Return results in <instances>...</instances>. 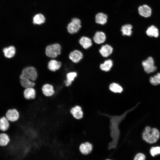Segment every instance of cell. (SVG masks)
I'll list each match as a JSON object with an SVG mask.
<instances>
[{
    "label": "cell",
    "mask_w": 160,
    "mask_h": 160,
    "mask_svg": "<svg viewBox=\"0 0 160 160\" xmlns=\"http://www.w3.org/2000/svg\"><path fill=\"white\" fill-rule=\"evenodd\" d=\"M38 73L36 68L32 66L25 68L20 75V79H26L35 81L38 77Z\"/></svg>",
    "instance_id": "3"
},
{
    "label": "cell",
    "mask_w": 160,
    "mask_h": 160,
    "mask_svg": "<svg viewBox=\"0 0 160 160\" xmlns=\"http://www.w3.org/2000/svg\"><path fill=\"white\" fill-rule=\"evenodd\" d=\"M110 90L114 93H121L123 91L122 87L119 84L116 83H112L109 85Z\"/></svg>",
    "instance_id": "27"
},
{
    "label": "cell",
    "mask_w": 160,
    "mask_h": 160,
    "mask_svg": "<svg viewBox=\"0 0 160 160\" xmlns=\"http://www.w3.org/2000/svg\"><path fill=\"white\" fill-rule=\"evenodd\" d=\"M160 133L156 128L147 126L142 134V137L146 142L152 144L156 142L160 137Z\"/></svg>",
    "instance_id": "2"
},
{
    "label": "cell",
    "mask_w": 160,
    "mask_h": 160,
    "mask_svg": "<svg viewBox=\"0 0 160 160\" xmlns=\"http://www.w3.org/2000/svg\"><path fill=\"white\" fill-rule=\"evenodd\" d=\"M33 20V23L34 24L40 25L44 23L45 19L43 15L39 14L34 17Z\"/></svg>",
    "instance_id": "28"
},
{
    "label": "cell",
    "mask_w": 160,
    "mask_h": 160,
    "mask_svg": "<svg viewBox=\"0 0 160 160\" xmlns=\"http://www.w3.org/2000/svg\"><path fill=\"white\" fill-rule=\"evenodd\" d=\"M23 95L25 99L26 100H33L36 97V91L33 87L25 88L23 91Z\"/></svg>",
    "instance_id": "10"
},
{
    "label": "cell",
    "mask_w": 160,
    "mask_h": 160,
    "mask_svg": "<svg viewBox=\"0 0 160 160\" xmlns=\"http://www.w3.org/2000/svg\"><path fill=\"white\" fill-rule=\"evenodd\" d=\"M80 44L85 49H87L92 45V40L89 37L83 36L81 37L79 40Z\"/></svg>",
    "instance_id": "20"
},
{
    "label": "cell",
    "mask_w": 160,
    "mask_h": 160,
    "mask_svg": "<svg viewBox=\"0 0 160 160\" xmlns=\"http://www.w3.org/2000/svg\"><path fill=\"white\" fill-rule=\"evenodd\" d=\"M113 64V61L111 59H109L105 60L103 63L101 64L99 67L102 71L108 72L111 69Z\"/></svg>",
    "instance_id": "22"
},
{
    "label": "cell",
    "mask_w": 160,
    "mask_h": 160,
    "mask_svg": "<svg viewBox=\"0 0 160 160\" xmlns=\"http://www.w3.org/2000/svg\"><path fill=\"white\" fill-rule=\"evenodd\" d=\"M81 24L80 19L76 18H73L67 25V31L71 34L77 33L81 28Z\"/></svg>",
    "instance_id": "5"
},
{
    "label": "cell",
    "mask_w": 160,
    "mask_h": 160,
    "mask_svg": "<svg viewBox=\"0 0 160 160\" xmlns=\"http://www.w3.org/2000/svg\"><path fill=\"white\" fill-rule=\"evenodd\" d=\"M106 160H109V159H107Z\"/></svg>",
    "instance_id": "32"
},
{
    "label": "cell",
    "mask_w": 160,
    "mask_h": 160,
    "mask_svg": "<svg viewBox=\"0 0 160 160\" xmlns=\"http://www.w3.org/2000/svg\"><path fill=\"white\" fill-rule=\"evenodd\" d=\"M80 152L83 154L87 155L89 154L92 149V145L90 143L86 142L81 144L79 147Z\"/></svg>",
    "instance_id": "19"
},
{
    "label": "cell",
    "mask_w": 160,
    "mask_h": 160,
    "mask_svg": "<svg viewBox=\"0 0 160 160\" xmlns=\"http://www.w3.org/2000/svg\"><path fill=\"white\" fill-rule=\"evenodd\" d=\"M61 50L62 47L59 44H53L47 46L45 53L48 57L54 59L61 54Z\"/></svg>",
    "instance_id": "4"
},
{
    "label": "cell",
    "mask_w": 160,
    "mask_h": 160,
    "mask_svg": "<svg viewBox=\"0 0 160 160\" xmlns=\"http://www.w3.org/2000/svg\"><path fill=\"white\" fill-rule=\"evenodd\" d=\"M10 126V122L5 116L0 118V132H6L9 129Z\"/></svg>",
    "instance_id": "16"
},
{
    "label": "cell",
    "mask_w": 160,
    "mask_h": 160,
    "mask_svg": "<svg viewBox=\"0 0 160 160\" xmlns=\"http://www.w3.org/2000/svg\"><path fill=\"white\" fill-rule=\"evenodd\" d=\"M139 103L133 108L126 111L120 115L112 116L104 114L110 119V135L112 140L109 145L110 148H114L117 145L120 135V131L119 125L121 122L124 119L129 113L133 111L138 106Z\"/></svg>",
    "instance_id": "1"
},
{
    "label": "cell",
    "mask_w": 160,
    "mask_h": 160,
    "mask_svg": "<svg viewBox=\"0 0 160 160\" xmlns=\"http://www.w3.org/2000/svg\"><path fill=\"white\" fill-rule=\"evenodd\" d=\"M83 55L79 50H75L70 52L68 55L69 60L74 63H77L83 58Z\"/></svg>",
    "instance_id": "9"
},
{
    "label": "cell",
    "mask_w": 160,
    "mask_h": 160,
    "mask_svg": "<svg viewBox=\"0 0 160 160\" xmlns=\"http://www.w3.org/2000/svg\"><path fill=\"white\" fill-rule=\"evenodd\" d=\"M113 50V48L111 45L106 44L101 47L99 49V52L102 57H106L112 54Z\"/></svg>",
    "instance_id": "12"
},
{
    "label": "cell",
    "mask_w": 160,
    "mask_h": 160,
    "mask_svg": "<svg viewBox=\"0 0 160 160\" xmlns=\"http://www.w3.org/2000/svg\"><path fill=\"white\" fill-rule=\"evenodd\" d=\"M62 65V63L61 62L52 59L48 62L47 68L50 71L55 72L59 70Z\"/></svg>",
    "instance_id": "11"
},
{
    "label": "cell",
    "mask_w": 160,
    "mask_h": 160,
    "mask_svg": "<svg viewBox=\"0 0 160 160\" xmlns=\"http://www.w3.org/2000/svg\"><path fill=\"white\" fill-rule=\"evenodd\" d=\"M138 11L141 16L145 17H150L152 12L150 7L146 5L140 6L138 8Z\"/></svg>",
    "instance_id": "15"
},
{
    "label": "cell",
    "mask_w": 160,
    "mask_h": 160,
    "mask_svg": "<svg viewBox=\"0 0 160 160\" xmlns=\"http://www.w3.org/2000/svg\"><path fill=\"white\" fill-rule=\"evenodd\" d=\"M3 51L4 56L8 58H11L15 55L16 50L15 47L13 45L3 48Z\"/></svg>",
    "instance_id": "17"
},
{
    "label": "cell",
    "mask_w": 160,
    "mask_h": 160,
    "mask_svg": "<svg viewBox=\"0 0 160 160\" xmlns=\"http://www.w3.org/2000/svg\"><path fill=\"white\" fill-rule=\"evenodd\" d=\"M150 153L153 156L160 154V147H153L150 150Z\"/></svg>",
    "instance_id": "30"
},
{
    "label": "cell",
    "mask_w": 160,
    "mask_h": 160,
    "mask_svg": "<svg viewBox=\"0 0 160 160\" xmlns=\"http://www.w3.org/2000/svg\"><path fill=\"white\" fill-rule=\"evenodd\" d=\"M145 156L143 154L139 153L135 156L134 160H145Z\"/></svg>",
    "instance_id": "31"
},
{
    "label": "cell",
    "mask_w": 160,
    "mask_h": 160,
    "mask_svg": "<svg viewBox=\"0 0 160 160\" xmlns=\"http://www.w3.org/2000/svg\"><path fill=\"white\" fill-rule=\"evenodd\" d=\"M5 116L10 122L13 123L17 121L20 117L19 111L16 108L9 109L7 111Z\"/></svg>",
    "instance_id": "7"
},
{
    "label": "cell",
    "mask_w": 160,
    "mask_h": 160,
    "mask_svg": "<svg viewBox=\"0 0 160 160\" xmlns=\"http://www.w3.org/2000/svg\"><path fill=\"white\" fill-rule=\"evenodd\" d=\"M77 76L76 72L71 71L68 72L66 75V79L64 81V85L68 87L71 86L72 82Z\"/></svg>",
    "instance_id": "14"
},
{
    "label": "cell",
    "mask_w": 160,
    "mask_h": 160,
    "mask_svg": "<svg viewBox=\"0 0 160 160\" xmlns=\"http://www.w3.org/2000/svg\"><path fill=\"white\" fill-rule=\"evenodd\" d=\"M11 139L9 135L6 132H0V146H6L9 143Z\"/></svg>",
    "instance_id": "21"
},
{
    "label": "cell",
    "mask_w": 160,
    "mask_h": 160,
    "mask_svg": "<svg viewBox=\"0 0 160 160\" xmlns=\"http://www.w3.org/2000/svg\"><path fill=\"white\" fill-rule=\"evenodd\" d=\"M20 83L22 87L24 89L29 87H34L35 85L34 81L26 79H20Z\"/></svg>",
    "instance_id": "25"
},
{
    "label": "cell",
    "mask_w": 160,
    "mask_h": 160,
    "mask_svg": "<svg viewBox=\"0 0 160 160\" xmlns=\"http://www.w3.org/2000/svg\"><path fill=\"white\" fill-rule=\"evenodd\" d=\"M142 65L145 71L148 73L154 72L156 70L157 68L154 65V60L151 57L143 61L142 62Z\"/></svg>",
    "instance_id": "6"
},
{
    "label": "cell",
    "mask_w": 160,
    "mask_h": 160,
    "mask_svg": "<svg viewBox=\"0 0 160 160\" xmlns=\"http://www.w3.org/2000/svg\"><path fill=\"white\" fill-rule=\"evenodd\" d=\"M70 113L76 119H80L83 116V112L81 107L77 105L72 107L70 110Z\"/></svg>",
    "instance_id": "18"
},
{
    "label": "cell",
    "mask_w": 160,
    "mask_h": 160,
    "mask_svg": "<svg viewBox=\"0 0 160 160\" xmlns=\"http://www.w3.org/2000/svg\"><path fill=\"white\" fill-rule=\"evenodd\" d=\"M41 91L43 95L48 97L53 96L55 93L53 86L49 83L43 85L41 88Z\"/></svg>",
    "instance_id": "8"
},
{
    "label": "cell",
    "mask_w": 160,
    "mask_h": 160,
    "mask_svg": "<svg viewBox=\"0 0 160 160\" xmlns=\"http://www.w3.org/2000/svg\"><path fill=\"white\" fill-rule=\"evenodd\" d=\"M132 26L130 24H127L123 25L121 29L122 35L128 36H131L132 33Z\"/></svg>",
    "instance_id": "26"
},
{
    "label": "cell",
    "mask_w": 160,
    "mask_h": 160,
    "mask_svg": "<svg viewBox=\"0 0 160 160\" xmlns=\"http://www.w3.org/2000/svg\"><path fill=\"white\" fill-rule=\"evenodd\" d=\"M147 35L150 37H157L159 35V31L158 29L154 25H151L147 29L146 31Z\"/></svg>",
    "instance_id": "24"
},
{
    "label": "cell",
    "mask_w": 160,
    "mask_h": 160,
    "mask_svg": "<svg viewBox=\"0 0 160 160\" xmlns=\"http://www.w3.org/2000/svg\"><path fill=\"white\" fill-rule=\"evenodd\" d=\"M106 36L105 33L101 31H97L95 33L93 40L97 44H100L104 42L106 40Z\"/></svg>",
    "instance_id": "13"
},
{
    "label": "cell",
    "mask_w": 160,
    "mask_h": 160,
    "mask_svg": "<svg viewBox=\"0 0 160 160\" xmlns=\"http://www.w3.org/2000/svg\"><path fill=\"white\" fill-rule=\"evenodd\" d=\"M149 81L153 85L156 86L160 84V73H158L153 76L150 77Z\"/></svg>",
    "instance_id": "29"
},
{
    "label": "cell",
    "mask_w": 160,
    "mask_h": 160,
    "mask_svg": "<svg viewBox=\"0 0 160 160\" xmlns=\"http://www.w3.org/2000/svg\"><path fill=\"white\" fill-rule=\"evenodd\" d=\"M107 15L102 12L97 13L95 17L96 23L101 25H104L107 23Z\"/></svg>",
    "instance_id": "23"
}]
</instances>
